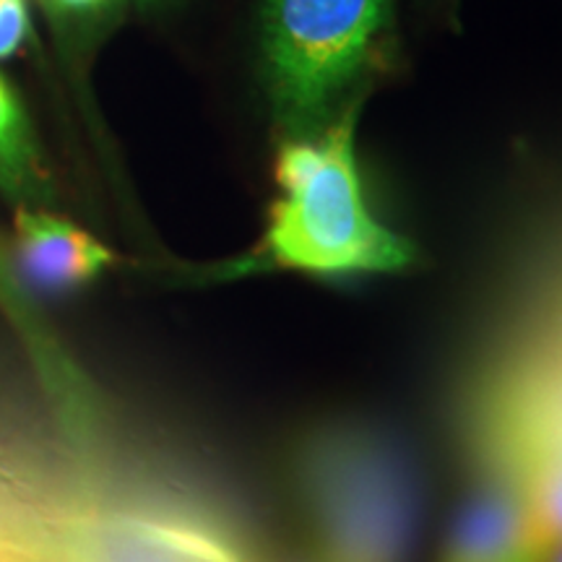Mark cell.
Returning <instances> with one entry per match:
<instances>
[{
  "label": "cell",
  "instance_id": "cell-1",
  "mask_svg": "<svg viewBox=\"0 0 562 562\" xmlns=\"http://www.w3.org/2000/svg\"><path fill=\"white\" fill-rule=\"evenodd\" d=\"M360 104L313 138L281 140L277 182L261 243L235 273L300 271L313 277L393 273L417 261V248L404 235L372 216L357 172L355 131Z\"/></svg>",
  "mask_w": 562,
  "mask_h": 562
},
{
  "label": "cell",
  "instance_id": "cell-11",
  "mask_svg": "<svg viewBox=\"0 0 562 562\" xmlns=\"http://www.w3.org/2000/svg\"><path fill=\"white\" fill-rule=\"evenodd\" d=\"M537 562H562V542L550 547V550H544V552L537 558Z\"/></svg>",
  "mask_w": 562,
  "mask_h": 562
},
{
  "label": "cell",
  "instance_id": "cell-8",
  "mask_svg": "<svg viewBox=\"0 0 562 562\" xmlns=\"http://www.w3.org/2000/svg\"><path fill=\"white\" fill-rule=\"evenodd\" d=\"M30 34L26 0H0V60L11 58Z\"/></svg>",
  "mask_w": 562,
  "mask_h": 562
},
{
  "label": "cell",
  "instance_id": "cell-5",
  "mask_svg": "<svg viewBox=\"0 0 562 562\" xmlns=\"http://www.w3.org/2000/svg\"><path fill=\"white\" fill-rule=\"evenodd\" d=\"M13 227L21 271L45 292L74 290L115 263L108 245L47 211L19 206Z\"/></svg>",
  "mask_w": 562,
  "mask_h": 562
},
{
  "label": "cell",
  "instance_id": "cell-6",
  "mask_svg": "<svg viewBox=\"0 0 562 562\" xmlns=\"http://www.w3.org/2000/svg\"><path fill=\"white\" fill-rule=\"evenodd\" d=\"M0 188L16 201H45L50 195L32 125L16 91L0 76Z\"/></svg>",
  "mask_w": 562,
  "mask_h": 562
},
{
  "label": "cell",
  "instance_id": "cell-2",
  "mask_svg": "<svg viewBox=\"0 0 562 562\" xmlns=\"http://www.w3.org/2000/svg\"><path fill=\"white\" fill-rule=\"evenodd\" d=\"M261 79L281 140L313 138L391 60L393 0H261Z\"/></svg>",
  "mask_w": 562,
  "mask_h": 562
},
{
  "label": "cell",
  "instance_id": "cell-12",
  "mask_svg": "<svg viewBox=\"0 0 562 562\" xmlns=\"http://www.w3.org/2000/svg\"><path fill=\"white\" fill-rule=\"evenodd\" d=\"M140 9H154V5H167L172 3V0H136Z\"/></svg>",
  "mask_w": 562,
  "mask_h": 562
},
{
  "label": "cell",
  "instance_id": "cell-3",
  "mask_svg": "<svg viewBox=\"0 0 562 562\" xmlns=\"http://www.w3.org/2000/svg\"><path fill=\"white\" fill-rule=\"evenodd\" d=\"M13 562H252L227 533L175 510L81 505L9 529Z\"/></svg>",
  "mask_w": 562,
  "mask_h": 562
},
{
  "label": "cell",
  "instance_id": "cell-7",
  "mask_svg": "<svg viewBox=\"0 0 562 562\" xmlns=\"http://www.w3.org/2000/svg\"><path fill=\"white\" fill-rule=\"evenodd\" d=\"M524 484L526 513L539 554L562 542V451L547 453L531 467Z\"/></svg>",
  "mask_w": 562,
  "mask_h": 562
},
{
  "label": "cell",
  "instance_id": "cell-10",
  "mask_svg": "<svg viewBox=\"0 0 562 562\" xmlns=\"http://www.w3.org/2000/svg\"><path fill=\"white\" fill-rule=\"evenodd\" d=\"M422 3L430 5L435 11H440L448 21H453L456 11H459V0H422Z\"/></svg>",
  "mask_w": 562,
  "mask_h": 562
},
{
  "label": "cell",
  "instance_id": "cell-4",
  "mask_svg": "<svg viewBox=\"0 0 562 562\" xmlns=\"http://www.w3.org/2000/svg\"><path fill=\"white\" fill-rule=\"evenodd\" d=\"M537 558L521 480L495 476L463 505L440 562H537Z\"/></svg>",
  "mask_w": 562,
  "mask_h": 562
},
{
  "label": "cell",
  "instance_id": "cell-9",
  "mask_svg": "<svg viewBox=\"0 0 562 562\" xmlns=\"http://www.w3.org/2000/svg\"><path fill=\"white\" fill-rule=\"evenodd\" d=\"M55 13H91L100 11L112 0H45Z\"/></svg>",
  "mask_w": 562,
  "mask_h": 562
}]
</instances>
